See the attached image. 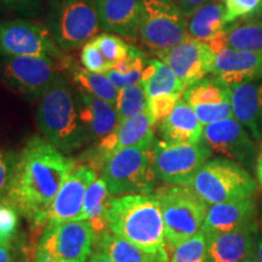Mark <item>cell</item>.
I'll list each match as a JSON object with an SVG mask.
<instances>
[{
    "instance_id": "1",
    "label": "cell",
    "mask_w": 262,
    "mask_h": 262,
    "mask_svg": "<svg viewBox=\"0 0 262 262\" xmlns=\"http://www.w3.org/2000/svg\"><path fill=\"white\" fill-rule=\"evenodd\" d=\"M75 163L47 139L33 136L15 158L5 201L32 226H47L49 211Z\"/></svg>"
},
{
    "instance_id": "2",
    "label": "cell",
    "mask_w": 262,
    "mask_h": 262,
    "mask_svg": "<svg viewBox=\"0 0 262 262\" xmlns=\"http://www.w3.org/2000/svg\"><path fill=\"white\" fill-rule=\"evenodd\" d=\"M108 228L150 254L166 250L164 221L155 193H130L113 198L107 214Z\"/></svg>"
},
{
    "instance_id": "3",
    "label": "cell",
    "mask_w": 262,
    "mask_h": 262,
    "mask_svg": "<svg viewBox=\"0 0 262 262\" xmlns=\"http://www.w3.org/2000/svg\"><path fill=\"white\" fill-rule=\"evenodd\" d=\"M35 119L45 139L67 155L89 141L79 120L70 85L62 77L41 96Z\"/></svg>"
},
{
    "instance_id": "4",
    "label": "cell",
    "mask_w": 262,
    "mask_h": 262,
    "mask_svg": "<svg viewBox=\"0 0 262 262\" xmlns=\"http://www.w3.org/2000/svg\"><path fill=\"white\" fill-rule=\"evenodd\" d=\"M153 193L162 209L165 243L170 249L202 231L209 205L189 186L166 183Z\"/></svg>"
},
{
    "instance_id": "5",
    "label": "cell",
    "mask_w": 262,
    "mask_h": 262,
    "mask_svg": "<svg viewBox=\"0 0 262 262\" xmlns=\"http://www.w3.org/2000/svg\"><path fill=\"white\" fill-rule=\"evenodd\" d=\"M208 205L237 201L256 193L257 181L241 164L226 158L210 159L201 166L189 186Z\"/></svg>"
},
{
    "instance_id": "6",
    "label": "cell",
    "mask_w": 262,
    "mask_h": 262,
    "mask_svg": "<svg viewBox=\"0 0 262 262\" xmlns=\"http://www.w3.org/2000/svg\"><path fill=\"white\" fill-rule=\"evenodd\" d=\"M101 171L112 195L150 192L157 180L153 170V145L118 150L103 164Z\"/></svg>"
},
{
    "instance_id": "7",
    "label": "cell",
    "mask_w": 262,
    "mask_h": 262,
    "mask_svg": "<svg viewBox=\"0 0 262 262\" xmlns=\"http://www.w3.org/2000/svg\"><path fill=\"white\" fill-rule=\"evenodd\" d=\"M48 28L62 50L84 47L101 28L95 0H55Z\"/></svg>"
},
{
    "instance_id": "8",
    "label": "cell",
    "mask_w": 262,
    "mask_h": 262,
    "mask_svg": "<svg viewBox=\"0 0 262 262\" xmlns=\"http://www.w3.org/2000/svg\"><path fill=\"white\" fill-rule=\"evenodd\" d=\"M187 34V17L169 0H143L139 38L155 54L175 47Z\"/></svg>"
},
{
    "instance_id": "9",
    "label": "cell",
    "mask_w": 262,
    "mask_h": 262,
    "mask_svg": "<svg viewBox=\"0 0 262 262\" xmlns=\"http://www.w3.org/2000/svg\"><path fill=\"white\" fill-rule=\"evenodd\" d=\"M212 155L205 141L195 143H169L155 141L153 170L157 180L168 185L191 186L194 175Z\"/></svg>"
},
{
    "instance_id": "10",
    "label": "cell",
    "mask_w": 262,
    "mask_h": 262,
    "mask_svg": "<svg viewBox=\"0 0 262 262\" xmlns=\"http://www.w3.org/2000/svg\"><path fill=\"white\" fill-rule=\"evenodd\" d=\"M0 54L50 57L67 66L62 49L52 38L49 28L27 19L0 21Z\"/></svg>"
},
{
    "instance_id": "11",
    "label": "cell",
    "mask_w": 262,
    "mask_h": 262,
    "mask_svg": "<svg viewBox=\"0 0 262 262\" xmlns=\"http://www.w3.org/2000/svg\"><path fill=\"white\" fill-rule=\"evenodd\" d=\"M96 234L89 220L47 226L37 256L62 262H86L93 254Z\"/></svg>"
},
{
    "instance_id": "12",
    "label": "cell",
    "mask_w": 262,
    "mask_h": 262,
    "mask_svg": "<svg viewBox=\"0 0 262 262\" xmlns=\"http://www.w3.org/2000/svg\"><path fill=\"white\" fill-rule=\"evenodd\" d=\"M56 60L41 56H6L0 67L4 83L16 93L42 96L60 78Z\"/></svg>"
},
{
    "instance_id": "13",
    "label": "cell",
    "mask_w": 262,
    "mask_h": 262,
    "mask_svg": "<svg viewBox=\"0 0 262 262\" xmlns=\"http://www.w3.org/2000/svg\"><path fill=\"white\" fill-rule=\"evenodd\" d=\"M203 140L212 153L241 164L249 172H255L258 146L247 127L234 117L206 124Z\"/></svg>"
},
{
    "instance_id": "14",
    "label": "cell",
    "mask_w": 262,
    "mask_h": 262,
    "mask_svg": "<svg viewBox=\"0 0 262 262\" xmlns=\"http://www.w3.org/2000/svg\"><path fill=\"white\" fill-rule=\"evenodd\" d=\"M215 55L206 42L188 35L175 47L157 54V57L171 68L187 89L211 73Z\"/></svg>"
},
{
    "instance_id": "15",
    "label": "cell",
    "mask_w": 262,
    "mask_h": 262,
    "mask_svg": "<svg viewBox=\"0 0 262 262\" xmlns=\"http://www.w3.org/2000/svg\"><path fill=\"white\" fill-rule=\"evenodd\" d=\"M155 120L148 111L129 119L122 120L112 134L98 142L88 160L95 169L103 164L118 150L139 145H155Z\"/></svg>"
},
{
    "instance_id": "16",
    "label": "cell",
    "mask_w": 262,
    "mask_h": 262,
    "mask_svg": "<svg viewBox=\"0 0 262 262\" xmlns=\"http://www.w3.org/2000/svg\"><path fill=\"white\" fill-rule=\"evenodd\" d=\"M96 171L90 165H79L68 173L49 211L47 226L85 220L84 198Z\"/></svg>"
},
{
    "instance_id": "17",
    "label": "cell",
    "mask_w": 262,
    "mask_h": 262,
    "mask_svg": "<svg viewBox=\"0 0 262 262\" xmlns=\"http://www.w3.org/2000/svg\"><path fill=\"white\" fill-rule=\"evenodd\" d=\"M211 74L232 85L262 79V52L225 48L216 52Z\"/></svg>"
},
{
    "instance_id": "18",
    "label": "cell",
    "mask_w": 262,
    "mask_h": 262,
    "mask_svg": "<svg viewBox=\"0 0 262 262\" xmlns=\"http://www.w3.org/2000/svg\"><path fill=\"white\" fill-rule=\"evenodd\" d=\"M257 220V203L254 196L209 205L202 231L205 234L222 233L243 228Z\"/></svg>"
},
{
    "instance_id": "19",
    "label": "cell",
    "mask_w": 262,
    "mask_h": 262,
    "mask_svg": "<svg viewBox=\"0 0 262 262\" xmlns=\"http://www.w3.org/2000/svg\"><path fill=\"white\" fill-rule=\"evenodd\" d=\"M258 221L243 228L222 233L205 234L208 262H239L256 248Z\"/></svg>"
},
{
    "instance_id": "20",
    "label": "cell",
    "mask_w": 262,
    "mask_h": 262,
    "mask_svg": "<svg viewBox=\"0 0 262 262\" xmlns=\"http://www.w3.org/2000/svg\"><path fill=\"white\" fill-rule=\"evenodd\" d=\"M95 4L101 28L124 38L139 37L143 0H95Z\"/></svg>"
},
{
    "instance_id": "21",
    "label": "cell",
    "mask_w": 262,
    "mask_h": 262,
    "mask_svg": "<svg viewBox=\"0 0 262 262\" xmlns=\"http://www.w3.org/2000/svg\"><path fill=\"white\" fill-rule=\"evenodd\" d=\"M226 6L221 0H208L187 18V34L196 40L206 42L212 51L224 49L226 27Z\"/></svg>"
},
{
    "instance_id": "22",
    "label": "cell",
    "mask_w": 262,
    "mask_h": 262,
    "mask_svg": "<svg viewBox=\"0 0 262 262\" xmlns=\"http://www.w3.org/2000/svg\"><path fill=\"white\" fill-rule=\"evenodd\" d=\"M233 117L247 127L256 142L262 140V79L231 86Z\"/></svg>"
},
{
    "instance_id": "23",
    "label": "cell",
    "mask_w": 262,
    "mask_h": 262,
    "mask_svg": "<svg viewBox=\"0 0 262 262\" xmlns=\"http://www.w3.org/2000/svg\"><path fill=\"white\" fill-rule=\"evenodd\" d=\"M78 110L79 120L89 141H101L112 134L119 124L116 106L90 94L79 95Z\"/></svg>"
},
{
    "instance_id": "24",
    "label": "cell",
    "mask_w": 262,
    "mask_h": 262,
    "mask_svg": "<svg viewBox=\"0 0 262 262\" xmlns=\"http://www.w3.org/2000/svg\"><path fill=\"white\" fill-rule=\"evenodd\" d=\"M204 125L198 119L194 110L180 98L168 117L158 123V131L163 141L169 143H195L203 139Z\"/></svg>"
},
{
    "instance_id": "25",
    "label": "cell",
    "mask_w": 262,
    "mask_h": 262,
    "mask_svg": "<svg viewBox=\"0 0 262 262\" xmlns=\"http://www.w3.org/2000/svg\"><path fill=\"white\" fill-rule=\"evenodd\" d=\"M95 251L107 255L114 262H169L168 250L150 254L133 244L110 228L96 234Z\"/></svg>"
},
{
    "instance_id": "26",
    "label": "cell",
    "mask_w": 262,
    "mask_h": 262,
    "mask_svg": "<svg viewBox=\"0 0 262 262\" xmlns=\"http://www.w3.org/2000/svg\"><path fill=\"white\" fill-rule=\"evenodd\" d=\"M141 84L147 97H153L162 94H183L186 88L168 64L159 58L148 60L143 70Z\"/></svg>"
},
{
    "instance_id": "27",
    "label": "cell",
    "mask_w": 262,
    "mask_h": 262,
    "mask_svg": "<svg viewBox=\"0 0 262 262\" xmlns=\"http://www.w3.org/2000/svg\"><path fill=\"white\" fill-rule=\"evenodd\" d=\"M112 196L103 179L94 180L86 189L84 198L85 220L91 222L95 234L108 228L107 214L113 201Z\"/></svg>"
},
{
    "instance_id": "28",
    "label": "cell",
    "mask_w": 262,
    "mask_h": 262,
    "mask_svg": "<svg viewBox=\"0 0 262 262\" xmlns=\"http://www.w3.org/2000/svg\"><path fill=\"white\" fill-rule=\"evenodd\" d=\"M262 52V19L244 18L228 24L224 35V49Z\"/></svg>"
},
{
    "instance_id": "29",
    "label": "cell",
    "mask_w": 262,
    "mask_h": 262,
    "mask_svg": "<svg viewBox=\"0 0 262 262\" xmlns=\"http://www.w3.org/2000/svg\"><path fill=\"white\" fill-rule=\"evenodd\" d=\"M67 68H70L72 79L83 93L93 95L116 106L119 89L106 73H94L85 68L73 67L70 64H67Z\"/></svg>"
},
{
    "instance_id": "30",
    "label": "cell",
    "mask_w": 262,
    "mask_h": 262,
    "mask_svg": "<svg viewBox=\"0 0 262 262\" xmlns=\"http://www.w3.org/2000/svg\"><path fill=\"white\" fill-rule=\"evenodd\" d=\"M183 100L191 107L201 104H216L231 100V86L224 81L214 78H203L191 86H188L182 95Z\"/></svg>"
},
{
    "instance_id": "31",
    "label": "cell",
    "mask_w": 262,
    "mask_h": 262,
    "mask_svg": "<svg viewBox=\"0 0 262 262\" xmlns=\"http://www.w3.org/2000/svg\"><path fill=\"white\" fill-rule=\"evenodd\" d=\"M147 62L148 60L146 58L145 54L137 48L130 45L126 56L117 62L112 70L108 71L106 74L118 89H123L130 85L141 83V78H142Z\"/></svg>"
},
{
    "instance_id": "32",
    "label": "cell",
    "mask_w": 262,
    "mask_h": 262,
    "mask_svg": "<svg viewBox=\"0 0 262 262\" xmlns=\"http://www.w3.org/2000/svg\"><path fill=\"white\" fill-rule=\"evenodd\" d=\"M147 103H148V97L141 83L119 89L116 102L119 122L143 113L147 111Z\"/></svg>"
},
{
    "instance_id": "33",
    "label": "cell",
    "mask_w": 262,
    "mask_h": 262,
    "mask_svg": "<svg viewBox=\"0 0 262 262\" xmlns=\"http://www.w3.org/2000/svg\"><path fill=\"white\" fill-rule=\"evenodd\" d=\"M169 262H208V244L203 231L172 249Z\"/></svg>"
},
{
    "instance_id": "34",
    "label": "cell",
    "mask_w": 262,
    "mask_h": 262,
    "mask_svg": "<svg viewBox=\"0 0 262 262\" xmlns=\"http://www.w3.org/2000/svg\"><path fill=\"white\" fill-rule=\"evenodd\" d=\"M93 40L96 42V45L100 49L101 52L106 60L113 66L123 60L129 52L130 45L126 44L122 38L118 35L111 34V33H102V34L97 35Z\"/></svg>"
},
{
    "instance_id": "35",
    "label": "cell",
    "mask_w": 262,
    "mask_h": 262,
    "mask_svg": "<svg viewBox=\"0 0 262 262\" xmlns=\"http://www.w3.org/2000/svg\"><path fill=\"white\" fill-rule=\"evenodd\" d=\"M80 61L85 70L94 72V73H107L113 68V66L104 58L103 54L93 39L83 47Z\"/></svg>"
},
{
    "instance_id": "36",
    "label": "cell",
    "mask_w": 262,
    "mask_h": 262,
    "mask_svg": "<svg viewBox=\"0 0 262 262\" xmlns=\"http://www.w3.org/2000/svg\"><path fill=\"white\" fill-rule=\"evenodd\" d=\"M19 212L5 199L0 201V243H9L18 228Z\"/></svg>"
},
{
    "instance_id": "37",
    "label": "cell",
    "mask_w": 262,
    "mask_h": 262,
    "mask_svg": "<svg viewBox=\"0 0 262 262\" xmlns=\"http://www.w3.org/2000/svg\"><path fill=\"white\" fill-rule=\"evenodd\" d=\"M183 94H162L157 96L148 97V103H147V111L156 124H158L160 120L166 118L172 110L178 104L179 100L182 97Z\"/></svg>"
},
{
    "instance_id": "38",
    "label": "cell",
    "mask_w": 262,
    "mask_h": 262,
    "mask_svg": "<svg viewBox=\"0 0 262 262\" xmlns=\"http://www.w3.org/2000/svg\"><path fill=\"white\" fill-rule=\"evenodd\" d=\"M192 108L194 110L196 117L203 125L233 117V108H232L231 100L216 104H201V106Z\"/></svg>"
},
{
    "instance_id": "39",
    "label": "cell",
    "mask_w": 262,
    "mask_h": 262,
    "mask_svg": "<svg viewBox=\"0 0 262 262\" xmlns=\"http://www.w3.org/2000/svg\"><path fill=\"white\" fill-rule=\"evenodd\" d=\"M262 0H225L226 22L232 24L238 18H248L256 14Z\"/></svg>"
},
{
    "instance_id": "40",
    "label": "cell",
    "mask_w": 262,
    "mask_h": 262,
    "mask_svg": "<svg viewBox=\"0 0 262 262\" xmlns=\"http://www.w3.org/2000/svg\"><path fill=\"white\" fill-rule=\"evenodd\" d=\"M45 0H0V10L16 14L34 15Z\"/></svg>"
},
{
    "instance_id": "41",
    "label": "cell",
    "mask_w": 262,
    "mask_h": 262,
    "mask_svg": "<svg viewBox=\"0 0 262 262\" xmlns=\"http://www.w3.org/2000/svg\"><path fill=\"white\" fill-rule=\"evenodd\" d=\"M15 158L10 153L0 150V201L5 198L8 193L12 170H14Z\"/></svg>"
},
{
    "instance_id": "42",
    "label": "cell",
    "mask_w": 262,
    "mask_h": 262,
    "mask_svg": "<svg viewBox=\"0 0 262 262\" xmlns=\"http://www.w3.org/2000/svg\"><path fill=\"white\" fill-rule=\"evenodd\" d=\"M169 2L188 18L189 16L194 14L199 6H202L208 0H169Z\"/></svg>"
},
{
    "instance_id": "43",
    "label": "cell",
    "mask_w": 262,
    "mask_h": 262,
    "mask_svg": "<svg viewBox=\"0 0 262 262\" xmlns=\"http://www.w3.org/2000/svg\"><path fill=\"white\" fill-rule=\"evenodd\" d=\"M255 178H256L258 187L262 191V140L258 142V153L256 159V166H255Z\"/></svg>"
},
{
    "instance_id": "44",
    "label": "cell",
    "mask_w": 262,
    "mask_h": 262,
    "mask_svg": "<svg viewBox=\"0 0 262 262\" xmlns=\"http://www.w3.org/2000/svg\"><path fill=\"white\" fill-rule=\"evenodd\" d=\"M0 262H14L10 242L9 243H0Z\"/></svg>"
},
{
    "instance_id": "45",
    "label": "cell",
    "mask_w": 262,
    "mask_h": 262,
    "mask_svg": "<svg viewBox=\"0 0 262 262\" xmlns=\"http://www.w3.org/2000/svg\"><path fill=\"white\" fill-rule=\"evenodd\" d=\"M255 253H256V256L258 261L262 262V212L260 222H258V233H257V239H256V248H255Z\"/></svg>"
},
{
    "instance_id": "46",
    "label": "cell",
    "mask_w": 262,
    "mask_h": 262,
    "mask_svg": "<svg viewBox=\"0 0 262 262\" xmlns=\"http://www.w3.org/2000/svg\"><path fill=\"white\" fill-rule=\"evenodd\" d=\"M86 262H114V261L111 260V258L108 257L107 255L95 251L94 254L90 255V257L88 258Z\"/></svg>"
},
{
    "instance_id": "47",
    "label": "cell",
    "mask_w": 262,
    "mask_h": 262,
    "mask_svg": "<svg viewBox=\"0 0 262 262\" xmlns=\"http://www.w3.org/2000/svg\"><path fill=\"white\" fill-rule=\"evenodd\" d=\"M239 262H260L258 261V258H257V256H256V253H251L250 255H248L247 257L245 258H243V260L242 261H239Z\"/></svg>"
},
{
    "instance_id": "48",
    "label": "cell",
    "mask_w": 262,
    "mask_h": 262,
    "mask_svg": "<svg viewBox=\"0 0 262 262\" xmlns=\"http://www.w3.org/2000/svg\"><path fill=\"white\" fill-rule=\"evenodd\" d=\"M35 262H62V261H57V260H54V258L45 257V256H37V261Z\"/></svg>"
},
{
    "instance_id": "49",
    "label": "cell",
    "mask_w": 262,
    "mask_h": 262,
    "mask_svg": "<svg viewBox=\"0 0 262 262\" xmlns=\"http://www.w3.org/2000/svg\"><path fill=\"white\" fill-rule=\"evenodd\" d=\"M255 15H256V16H262V2H261L260 6H258V9H257L256 14H255Z\"/></svg>"
},
{
    "instance_id": "50",
    "label": "cell",
    "mask_w": 262,
    "mask_h": 262,
    "mask_svg": "<svg viewBox=\"0 0 262 262\" xmlns=\"http://www.w3.org/2000/svg\"><path fill=\"white\" fill-rule=\"evenodd\" d=\"M221 2H222V3H225V0H221Z\"/></svg>"
}]
</instances>
